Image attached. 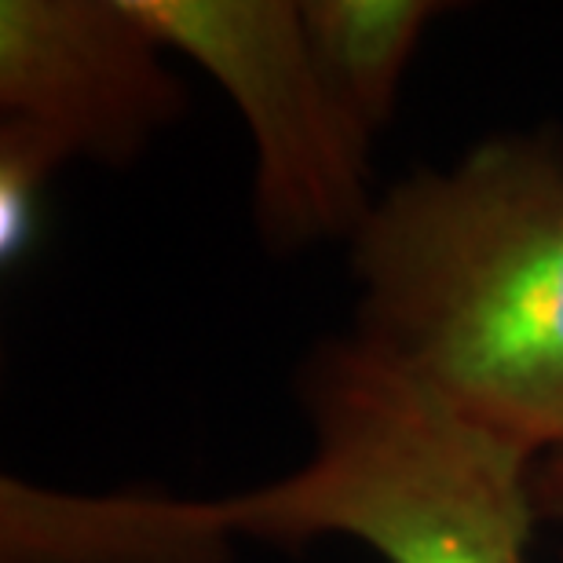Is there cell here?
Masks as SVG:
<instances>
[{
    "label": "cell",
    "instance_id": "obj_1",
    "mask_svg": "<svg viewBox=\"0 0 563 563\" xmlns=\"http://www.w3.org/2000/svg\"><path fill=\"white\" fill-rule=\"evenodd\" d=\"M352 267L363 352L527 457L563 446L556 136H494L385 190Z\"/></svg>",
    "mask_w": 563,
    "mask_h": 563
},
{
    "label": "cell",
    "instance_id": "obj_2",
    "mask_svg": "<svg viewBox=\"0 0 563 563\" xmlns=\"http://www.w3.org/2000/svg\"><path fill=\"white\" fill-rule=\"evenodd\" d=\"M314 450L292 476L223 501H176L206 542L344 534L385 563H527L538 461L457 418L355 341L303 374Z\"/></svg>",
    "mask_w": 563,
    "mask_h": 563
},
{
    "label": "cell",
    "instance_id": "obj_3",
    "mask_svg": "<svg viewBox=\"0 0 563 563\" xmlns=\"http://www.w3.org/2000/svg\"><path fill=\"white\" fill-rule=\"evenodd\" d=\"M162 48L195 59L256 146V217L278 250L358 231L374 209L369 143L341 114L289 0H129Z\"/></svg>",
    "mask_w": 563,
    "mask_h": 563
},
{
    "label": "cell",
    "instance_id": "obj_4",
    "mask_svg": "<svg viewBox=\"0 0 563 563\" xmlns=\"http://www.w3.org/2000/svg\"><path fill=\"white\" fill-rule=\"evenodd\" d=\"M0 107L55 151L125 162L184 107L129 0H4Z\"/></svg>",
    "mask_w": 563,
    "mask_h": 563
},
{
    "label": "cell",
    "instance_id": "obj_5",
    "mask_svg": "<svg viewBox=\"0 0 563 563\" xmlns=\"http://www.w3.org/2000/svg\"><path fill=\"white\" fill-rule=\"evenodd\" d=\"M446 4L432 0H303L300 22L341 114L374 143L396 110L402 74L424 26Z\"/></svg>",
    "mask_w": 563,
    "mask_h": 563
},
{
    "label": "cell",
    "instance_id": "obj_6",
    "mask_svg": "<svg viewBox=\"0 0 563 563\" xmlns=\"http://www.w3.org/2000/svg\"><path fill=\"white\" fill-rule=\"evenodd\" d=\"M66 162L63 151L26 125L0 129V261L15 264L30 250L41 220L48 176Z\"/></svg>",
    "mask_w": 563,
    "mask_h": 563
},
{
    "label": "cell",
    "instance_id": "obj_7",
    "mask_svg": "<svg viewBox=\"0 0 563 563\" xmlns=\"http://www.w3.org/2000/svg\"><path fill=\"white\" fill-rule=\"evenodd\" d=\"M531 498L538 516L563 520V446L542 457L531 472Z\"/></svg>",
    "mask_w": 563,
    "mask_h": 563
}]
</instances>
